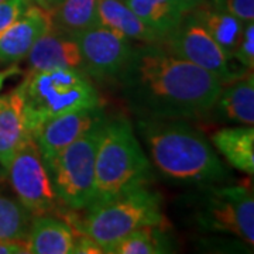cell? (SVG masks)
<instances>
[{
  "mask_svg": "<svg viewBox=\"0 0 254 254\" xmlns=\"http://www.w3.org/2000/svg\"><path fill=\"white\" fill-rule=\"evenodd\" d=\"M31 219L30 210L20 200L0 193V239L26 242Z\"/></svg>",
  "mask_w": 254,
  "mask_h": 254,
  "instance_id": "23",
  "label": "cell"
},
{
  "mask_svg": "<svg viewBox=\"0 0 254 254\" xmlns=\"http://www.w3.org/2000/svg\"><path fill=\"white\" fill-rule=\"evenodd\" d=\"M222 119L253 126L254 123V78L253 71H249L239 79L222 86L215 106Z\"/></svg>",
  "mask_w": 254,
  "mask_h": 254,
  "instance_id": "17",
  "label": "cell"
},
{
  "mask_svg": "<svg viewBox=\"0 0 254 254\" xmlns=\"http://www.w3.org/2000/svg\"><path fill=\"white\" fill-rule=\"evenodd\" d=\"M160 195L147 185L127 190L113 199L86 208V215L75 222L78 235L91 237L103 253L138 227L163 225Z\"/></svg>",
  "mask_w": 254,
  "mask_h": 254,
  "instance_id": "5",
  "label": "cell"
},
{
  "mask_svg": "<svg viewBox=\"0 0 254 254\" xmlns=\"http://www.w3.org/2000/svg\"><path fill=\"white\" fill-rule=\"evenodd\" d=\"M205 27L210 37L218 43L222 51L233 58L237 46L243 36L245 23L230 14L223 0H209L190 11Z\"/></svg>",
  "mask_w": 254,
  "mask_h": 254,
  "instance_id": "14",
  "label": "cell"
},
{
  "mask_svg": "<svg viewBox=\"0 0 254 254\" xmlns=\"http://www.w3.org/2000/svg\"><path fill=\"white\" fill-rule=\"evenodd\" d=\"M26 58L28 61V71L54 68L82 71V54L76 40L53 28L37 41Z\"/></svg>",
  "mask_w": 254,
  "mask_h": 254,
  "instance_id": "13",
  "label": "cell"
},
{
  "mask_svg": "<svg viewBox=\"0 0 254 254\" xmlns=\"http://www.w3.org/2000/svg\"><path fill=\"white\" fill-rule=\"evenodd\" d=\"M182 4V9L185 13H190V10H193L195 7H198L199 4L209 1V0H180Z\"/></svg>",
  "mask_w": 254,
  "mask_h": 254,
  "instance_id": "29",
  "label": "cell"
},
{
  "mask_svg": "<svg viewBox=\"0 0 254 254\" xmlns=\"http://www.w3.org/2000/svg\"><path fill=\"white\" fill-rule=\"evenodd\" d=\"M150 168L130 122L125 118L105 120L96 151L93 199L89 206L147 185Z\"/></svg>",
  "mask_w": 254,
  "mask_h": 254,
  "instance_id": "4",
  "label": "cell"
},
{
  "mask_svg": "<svg viewBox=\"0 0 254 254\" xmlns=\"http://www.w3.org/2000/svg\"><path fill=\"white\" fill-rule=\"evenodd\" d=\"M26 136L24 102L16 89L0 98V165L4 173Z\"/></svg>",
  "mask_w": 254,
  "mask_h": 254,
  "instance_id": "16",
  "label": "cell"
},
{
  "mask_svg": "<svg viewBox=\"0 0 254 254\" xmlns=\"http://www.w3.org/2000/svg\"><path fill=\"white\" fill-rule=\"evenodd\" d=\"M100 26L118 30L131 40L141 43H160L154 31L137 17L125 0H98Z\"/></svg>",
  "mask_w": 254,
  "mask_h": 254,
  "instance_id": "19",
  "label": "cell"
},
{
  "mask_svg": "<svg viewBox=\"0 0 254 254\" xmlns=\"http://www.w3.org/2000/svg\"><path fill=\"white\" fill-rule=\"evenodd\" d=\"M137 130L155 170L168 181L209 185L227 181L229 173L209 140L182 119H145Z\"/></svg>",
  "mask_w": 254,
  "mask_h": 254,
  "instance_id": "2",
  "label": "cell"
},
{
  "mask_svg": "<svg viewBox=\"0 0 254 254\" xmlns=\"http://www.w3.org/2000/svg\"><path fill=\"white\" fill-rule=\"evenodd\" d=\"M61 1H63V0H40V3L50 10H53L54 7H57Z\"/></svg>",
  "mask_w": 254,
  "mask_h": 254,
  "instance_id": "30",
  "label": "cell"
},
{
  "mask_svg": "<svg viewBox=\"0 0 254 254\" xmlns=\"http://www.w3.org/2000/svg\"><path fill=\"white\" fill-rule=\"evenodd\" d=\"M82 54V71L98 81L116 79L128 63L134 46L118 30L96 26L75 37Z\"/></svg>",
  "mask_w": 254,
  "mask_h": 254,
  "instance_id": "10",
  "label": "cell"
},
{
  "mask_svg": "<svg viewBox=\"0 0 254 254\" xmlns=\"http://www.w3.org/2000/svg\"><path fill=\"white\" fill-rule=\"evenodd\" d=\"M160 43L170 54L213 73L223 85L239 79L250 71L235 66L232 64L233 58L222 51L218 43L190 13H187L175 30Z\"/></svg>",
  "mask_w": 254,
  "mask_h": 254,
  "instance_id": "8",
  "label": "cell"
},
{
  "mask_svg": "<svg viewBox=\"0 0 254 254\" xmlns=\"http://www.w3.org/2000/svg\"><path fill=\"white\" fill-rule=\"evenodd\" d=\"M33 0H1L0 1V33L16 21Z\"/></svg>",
  "mask_w": 254,
  "mask_h": 254,
  "instance_id": "25",
  "label": "cell"
},
{
  "mask_svg": "<svg viewBox=\"0 0 254 254\" xmlns=\"http://www.w3.org/2000/svg\"><path fill=\"white\" fill-rule=\"evenodd\" d=\"M103 118V112L100 106H98L92 109L75 110L46 123L36 137V143L44 164L51 161L61 150L75 141Z\"/></svg>",
  "mask_w": 254,
  "mask_h": 254,
  "instance_id": "12",
  "label": "cell"
},
{
  "mask_svg": "<svg viewBox=\"0 0 254 254\" xmlns=\"http://www.w3.org/2000/svg\"><path fill=\"white\" fill-rule=\"evenodd\" d=\"M53 28L51 10L34 0L20 17L0 33V63L24 60L37 41Z\"/></svg>",
  "mask_w": 254,
  "mask_h": 254,
  "instance_id": "11",
  "label": "cell"
},
{
  "mask_svg": "<svg viewBox=\"0 0 254 254\" xmlns=\"http://www.w3.org/2000/svg\"><path fill=\"white\" fill-rule=\"evenodd\" d=\"M76 236L78 233L68 222L38 215L31 219L26 240L27 252L31 254H71Z\"/></svg>",
  "mask_w": 254,
  "mask_h": 254,
  "instance_id": "15",
  "label": "cell"
},
{
  "mask_svg": "<svg viewBox=\"0 0 254 254\" xmlns=\"http://www.w3.org/2000/svg\"><path fill=\"white\" fill-rule=\"evenodd\" d=\"M233 58L246 69L253 71L254 68V23H245L243 36L237 46Z\"/></svg>",
  "mask_w": 254,
  "mask_h": 254,
  "instance_id": "24",
  "label": "cell"
},
{
  "mask_svg": "<svg viewBox=\"0 0 254 254\" xmlns=\"http://www.w3.org/2000/svg\"><path fill=\"white\" fill-rule=\"evenodd\" d=\"M27 243L0 239V254H27Z\"/></svg>",
  "mask_w": 254,
  "mask_h": 254,
  "instance_id": "28",
  "label": "cell"
},
{
  "mask_svg": "<svg viewBox=\"0 0 254 254\" xmlns=\"http://www.w3.org/2000/svg\"><path fill=\"white\" fill-rule=\"evenodd\" d=\"M127 6L151 31H154L160 41H163L187 14L180 0H125Z\"/></svg>",
  "mask_w": 254,
  "mask_h": 254,
  "instance_id": "20",
  "label": "cell"
},
{
  "mask_svg": "<svg viewBox=\"0 0 254 254\" xmlns=\"http://www.w3.org/2000/svg\"><path fill=\"white\" fill-rule=\"evenodd\" d=\"M6 173L17 199L31 215H46L57 209L60 199L33 137H24Z\"/></svg>",
  "mask_w": 254,
  "mask_h": 254,
  "instance_id": "9",
  "label": "cell"
},
{
  "mask_svg": "<svg viewBox=\"0 0 254 254\" xmlns=\"http://www.w3.org/2000/svg\"><path fill=\"white\" fill-rule=\"evenodd\" d=\"M128 108L145 119H192L213 109L223 83L161 43L134 47L116 78Z\"/></svg>",
  "mask_w": 254,
  "mask_h": 254,
  "instance_id": "1",
  "label": "cell"
},
{
  "mask_svg": "<svg viewBox=\"0 0 254 254\" xmlns=\"http://www.w3.org/2000/svg\"><path fill=\"white\" fill-rule=\"evenodd\" d=\"M73 253L76 254H100L103 253L102 247L96 242H93L91 237L85 235H78L75 240Z\"/></svg>",
  "mask_w": 254,
  "mask_h": 254,
  "instance_id": "27",
  "label": "cell"
},
{
  "mask_svg": "<svg viewBox=\"0 0 254 254\" xmlns=\"http://www.w3.org/2000/svg\"><path fill=\"white\" fill-rule=\"evenodd\" d=\"M105 118L66 145L46 164L60 202L68 208L86 209L93 199L95 160Z\"/></svg>",
  "mask_w": 254,
  "mask_h": 254,
  "instance_id": "7",
  "label": "cell"
},
{
  "mask_svg": "<svg viewBox=\"0 0 254 254\" xmlns=\"http://www.w3.org/2000/svg\"><path fill=\"white\" fill-rule=\"evenodd\" d=\"M3 82H4V73L0 72V89H1V86H3Z\"/></svg>",
  "mask_w": 254,
  "mask_h": 254,
  "instance_id": "31",
  "label": "cell"
},
{
  "mask_svg": "<svg viewBox=\"0 0 254 254\" xmlns=\"http://www.w3.org/2000/svg\"><path fill=\"white\" fill-rule=\"evenodd\" d=\"M223 4L240 21H254V0H223Z\"/></svg>",
  "mask_w": 254,
  "mask_h": 254,
  "instance_id": "26",
  "label": "cell"
},
{
  "mask_svg": "<svg viewBox=\"0 0 254 254\" xmlns=\"http://www.w3.org/2000/svg\"><path fill=\"white\" fill-rule=\"evenodd\" d=\"M190 218L196 226L254 243L253 190L247 185H200L188 196Z\"/></svg>",
  "mask_w": 254,
  "mask_h": 254,
  "instance_id": "6",
  "label": "cell"
},
{
  "mask_svg": "<svg viewBox=\"0 0 254 254\" xmlns=\"http://www.w3.org/2000/svg\"><path fill=\"white\" fill-rule=\"evenodd\" d=\"M51 16L53 30L73 38L89 28L100 26L98 0H63L51 10Z\"/></svg>",
  "mask_w": 254,
  "mask_h": 254,
  "instance_id": "21",
  "label": "cell"
},
{
  "mask_svg": "<svg viewBox=\"0 0 254 254\" xmlns=\"http://www.w3.org/2000/svg\"><path fill=\"white\" fill-rule=\"evenodd\" d=\"M0 1H1V0H0Z\"/></svg>",
  "mask_w": 254,
  "mask_h": 254,
  "instance_id": "32",
  "label": "cell"
},
{
  "mask_svg": "<svg viewBox=\"0 0 254 254\" xmlns=\"http://www.w3.org/2000/svg\"><path fill=\"white\" fill-rule=\"evenodd\" d=\"M213 145L233 168L254 174V128L253 126L225 127L210 137Z\"/></svg>",
  "mask_w": 254,
  "mask_h": 254,
  "instance_id": "18",
  "label": "cell"
},
{
  "mask_svg": "<svg viewBox=\"0 0 254 254\" xmlns=\"http://www.w3.org/2000/svg\"><path fill=\"white\" fill-rule=\"evenodd\" d=\"M24 102L26 134L36 140L50 120L99 106V95L86 75L71 68L28 71L17 88Z\"/></svg>",
  "mask_w": 254,
  "mask_h": 254,
  "instance_id": "3",
  "label": "cell"
},
{
  "mask_svg": "<svg viewBox=\"0 0 254 254\" xmlns=\"http://www.w3.org/2000/svg\"><path fill=\"white\" fill-rule=\"evenodd\" d=\"M171 237L161 225L138 227L110 249V254L173 253Z\"/></svg>",
  "mask_w": 254,
  "mask_h": 254,
  "instance_id": "22",
  "label": "cell"
}]
</instances>
